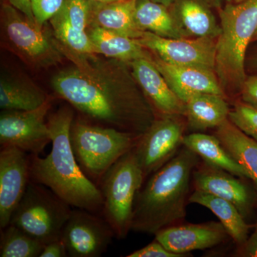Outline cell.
Wrapping results in <instances>:
<instances>
[{
    "label": "cell",
    "mask_w": 257,
    "mask_h": 257,
    "mask_svg": "<svg viewBox=\"0 0 257 257\" xmlns=\"http://www.w3.org/2000/svg\"><path fill=\"white\" fill-rule=\"evenodd\" d=\"M239 96L241 100L257 107V74L246 77Z\"/></svg>",
    "instance_id": "34"
},
{
    "label": "cell",
    "mask_w": 257,
    "mask_h": 257,
    "mask_svg": "<svg viewBox=\"0 0 257 257\" xmlns=\"http://www.w3.org/2000/svg\"><path fill=\"white\" fill-rule=\"evenodd\" d=\"M152 1L160 3V4L163 5L164 6L170 8V7L173 6V5L175 4L177 0H152Z\"/></svg>",
    "instance_id": "39"
},
{
    "label": "cell",
    "mask_w": 257,
    "mask_h": 257,
    "mask_svg": "<svg viewBox=\"0 0 257 257\" xmlns=\"http://www.w3.org/2000/svg\"><path fill=\"white\" fill-rule=\"evenodd\" d=\"M74 67L55 75L52 85L57 95L96 124L143 135L156 119L147 99L127 83H121L116 65L81 55L59 43Z\"/></svg>",
    "instance_id": "1"
},
{
    "label": "cell",
    "mask_w": 257,
    "mask_h": 257,
    "mask_svg": "<svg viewBox=\"0 0 257 257\" xmlns=\"http://www.w3.org/2000/svg\"><path fill=\"white\" fill-rule=\"evenodd\" d=\"M135 5L136 0H120L110 3L93 0L89 26L100 27L138 40L144 31L138 28L135 22Z\"/></svg>",
    "instance_id": "19"
},
{
    "label": "cell",
    "mask_w": 257,
    "mask_h": 257,
    "mask_svg": "<svg viewBox=\"0 0 257 257\" xmlns=\"http://www.w3.org/2000/svg\"><path fill=\"white\" fill-rule=\"evenodd\" d=\"M189 203L207 208L219 219L236 247L242 245L249 236L253 224H249L231 202L210 193L193 189Z\"/></svg>",
    "instance_id": "20"
},
{
    "label": "cell",
    "mask_w": 257,
    "mask_h": 257,
    "mask_svg": "<svg viewBox=\"0 0 257 257\" xmlns=\"http://www.w3.org/2000/svg\"><path fill=\"white\" fill-rule=\"evenodd\" d=\"M229 120L241 132L257 142V107L241 99L230 110Z\"/></svg>",
    "instance_id": "30"
},
{
    "label": "cell",
    "mask_w": 257,
    "mask_h": 257,
    "mask_svg": "<svg viewBox=\"0 0 257 257\" xmlns=\"http://www.w3.org/2000/svg\"><path fill=\"white\" fill-rule=\"evenodd\" d=\"M94 1L100 2V3H107L106 0H94Z\"/></svg>",
    "instance_id": "42"
},
{
    "label": "cell",
    "mask_w": 257,
    "mask_h": 257,
    "mask_svg": "<svg viewBox=\"0 0 257 257\" xmlns=\"http://www.w3.org/2000/svg\"><path fill=\"white\" fill-rule=\"evenodd\" d=\"M188 254H179L171 252L157 240H154L145 247L140 248L128 254L127 257H187Z\"/></svg>",
    "instance_id": "32"
},
{
    "label": "cell",
    "mask_w": 257,
    "mask_h": 257,
    "mask_svg": "<svg viewBox=\"0 0 257 257\" xmlns=\"http://www.w3.org/2000/svg\"><path fill=\"white\" fill-rule=\"evenodd\" d=\"M248 65L251 66L253 69H257V46L253 52H251V55L248 59Z\"/></svg>",
    "instance_id": "38"
},
{
    "label": "cell",
    "mask_w": 257,
    "mask_h": 257,
    "mask_svg": "<svg viewBox=\"0 0 257 257\" xmlns=\"http://www.w3.org/2000/svg\"><path fill=\"white\" fill-rule=\"evenodd\" d=\"M192 189L210 193L231 202L246 221L257 209V192L251 181L201 161L192 175Z\"/></svg>",
    "instance_id": "12"
},
{
    "label": "cell",
    "mask_w": 257,
    "mask_h": 257,
    "mask_svg": "<svg viewBox=\"0 0 257 257\" xmlns=\"http://www.w3.org/2000/svg\"><path fill=\"white\" fill-rule=\"evenodd\" d=\"M134 77L141 87L155 114L183 116L185 104L172 90L165 77L157 69L152 58H140L128 62Z\"/></svg>",
    "instance_id": "16"
},
{
    "label": "cell",
    "mask_w": 257,
    "mask_h": 257,
    "mask_svg": "<svg viewBox=\"0 0 257 257\" xmlns=\"http://www.w3.org/2000/svg\"><path fill=\"white\" fill-rule=\"evenodd\" d=\"M183 146L197 154L207 165L249 180L247 172L228 153L215 135L201 133L185 135Z\"/></svg>",
    "instance_id": "23"
},
{
    "label": "cell",
    "mask_w": 257,
    "mask_h": 257,
    "mask_svg": "<svg viewBox=\"0 0 257 257\" xmlns=\"http://www.w3.org/2000/svg\"><path fill=\"white\" fill-rule=\"evenodd\" d=\"M72 107L64 106L47 118L52 150L47 157L31 155L30 181L51 189L76 209L102 212V193L79 166L70 142L74 120Z\"/></svg>",
    "instance_id": "2"
},
{
    "label": "cell",
    "mask_w": 257,
    "mask_h": 257,
    "mask_svg": "<svg viewBox=\"0 0 257 257\" xmlns=\"http://www.w3.org/2000/svg\"><path fill=\"white\" fill-rule=\"evenodd\" d=\"M87 32L96 55L126 63L138 59L152 57L135 39L94 25L89 26Z\"/></svg>",
    "instance_id": "22"
},
{
    "label": "cell",
    "mask_w": 257,
    "mask_h": 257,
    "mask_svg": "<svg viewBox=\"0 0 257 257\" xmlns=\"http://www.w3.org/2000/svg\"><path fill=\"white\" fill-rule=\"evenodd\" d=\"M253 231L241 246L235 249L233 256L257 257V221L253 224Z\"/></svg>",
    "instance_id": "33"
},
{
    "label": "cell",
    "mask_w": 257,
    "mask_h": 257,
    "mask_svg": "<svg viewBox=\"0 0 257 257\" xmlns=\"http://www.w3.org/2000/svg\"><path fill=\"white\" fill-rule=\"evenodd\" d=\"M137 40L142 46L167 63L199 67L214 72L215 39L167 38L144 31Z\"/></svg>",
    "instance_id": "13"
},
{
    "label": "cell",
    "mask_w": 257,
    "mask_h": 257,
    "mask_svg": "<svg viewBox=\"0 0 257 257\" xmlns=\"http://www.w3.org/2000/svg\"><path fill=\"white\" fill-rule=\"evenodd\" d=\"M155 236L167 250L179 254L216 247L231 239L220 221H214L201 224L184 221L161 229Z\"/></svg>",
    "instance_id": "15"
},
{
    "label": "cell",
    "mask_w": 257,
    "mask_h": 257,
    "mask_svg": "<svg viewBox=\"0 0 257 257\" xmlns=\"http://www.w3.org/2000/svg\"><path fill=\"white\" fill-rule=\"evenodd\" d=\"M72 211L51 189L30 181L10 224L45 245L60 239Z\"/></svg>",
    "instance_id": "7"
},
{
    "label": "cell",
    "mask_w": 257,
    "mask_h": 257,
    "mask_svg": "<svg viewBox=\"0 0 257 257\" xmlns=\"http://www.w3.org/2000/svg\"><path fill=\"white\" fill-rule=\"evenodd\" d=\"M200 1L205 3V4H207L208 6L210 7V8L212 7V8L221 9L225 2H229L230 0H200Z\"/></svg>",
    "instance_id": "37"
},
{
    "label": "cell",
    "mask_w": 257,
    "mask_h": 257,
    "mask_svg": "<svg viewBox=\"0 0 257 257\" xmlns=\"http://www.w3.org/2000/svg\"><path fill=\"white\" fill-rule=\"evenodd\" d=\"M30 160L27 152L14 146L0 151V228L10 224L12 215L30 182Z\"/></svg>",
    "instance_id": "14"
},
{
    "label": "cell",
    "mask_w": 257,
    "mask_h": 257,
    "mask_svg": "<svg viewBox=\"0 0 257 257\" xmlns=\"http://www.w3.org/2000/svg\"><path fill=\"white\" fill-rule=\"evenodd\" d=\"M56 40L61 46L81 55H96L87 31L74 28L64 19L55 15L50 20Z\"/></svg>",
    "instance_id": "28"
},
{
    "label": "cell",
    "mask_w": 257,
    "mask_h": 257,
    "mask_svg": "<svg viewBox=\"0 0 257 257\" xmlns=\"http://www.w3.org/2000/svg\"><path fill=\"white\" fill-rule=\"evenodd\" d=\"M68 256L67 248L62 239L47 243L40 257H65Z\"/></svg>",
    "instance_id": "35"
},
{
    "label": "cell",
    "mask_w": 257,
    "mask_h": 257,
    "mask_svg": "<svg viewBox=\"0 0 257 257\" xmlns=\"http://www.w3.org/2000/svg\"><path fill=\"white\" fill-rule=\"evenodd\" d=\"M49 97L33 110H3L0 115L1 146H14L31 155H40L51 143L47 116L52 107Z\"/></svg>",
    "instance_id": "10"
},
{
    "label": "cell",
    "mask_w": 257,
    "mask_h": 257,
    "mask_svg": "<svg viewBox=\"0 0 257 257\" xmlns=\"http://www.w3.org/2000/svg\"><path fill=\"white\" fill-rule=\"evenodd\" d=\"M7 1L10 5L15 7L16 9L20 10L27 18L36 23L35 17H34L33 12H32L30 0H7Z\"/></svg>",
    "instance_id": "36"
},
{
    "label": "cell",
    "mask_w": 257,
    "mask_h": 257,
    "mask_svg": "<svg viewBox=\"0 0 257 257\" xmlns=\"http://www.w3.org/2000/svg\"><path fill=\"white\" fill-rule=\"evenodd\" d=\"M183 116H160L134 148L145 180L163 167L183 146L187 121Z\"/></svg>",
    "instance_id": "9"
},
{
    "label": "cell",
    "mask_w": 257,
    "mask_h": 257,
    "mask_svg": "<svg viewBox=\"0 0 257 257\" xmlns=\"http://www.w3.org/2000/svg\"><path fill=\"white\" fill-rule=\"evenodd\" d=\"M145 182L134 149L121 157L101 179L99 186L104 200L101 213L117 239H124L132 230L135 199Z\"/></svg>",
    "instance_id": "6"
},
{
    "label": "cell",
    "mask_w": 257,
    "mask_h": 257,
    "mask_svg": "<svg viewBox=\"0 0 257 257\" xmlns=\"http://www.w3.org/2000/svg\"><path fill=\"white\" fill-rule=\"evenodd\" d=\"M153 62L172 90L183 101L189 96L198 93H210L227 97L214 71L174 65L157 56L153 57Z\"/></svg>",
    "instance_id": "17"
},
{
    "label": "cell",
    "mask_w": 257,
    "mask_h": 257,
    "mask_svg": "<svg viewBox=\"0 0 257 257\" xmlns=\"http://www.w3.org/2000/svg\"><path fill=\"white\" fill-rule=\"evenodd\" d=\"M233 3H242V2L246 1V0H232Z\"/></svg>",
    "instance_id": "41"
},
{
    "label": "cell",
    "mask_w": 257,
    "mask_h": 257,
    "mask_svg": "<svg viewBox=\"0 0 257 257\" xmlns=\"http://www.w3.org/2000/svg\"><path fill=\"white\" fill-rule=\"evenodd\" d=\"M45 244L13 224L1 229L0 256L40 257Z\"/></svg>",
    "instance_id": "27"
},
{
    "label": "cell",
    "mask_w": 257,
    "mask_h": 257,
    "mask_svg": "<svg viewBox=\"0 0 257 257\" xmlns=\"http://www.w3.org/2000/svg\"><path fill=\"white\" fill-rule=\"evenodd\" d=\"M214 72L225 94H239L246 79V50L257 29V0L226 3L219 9Z\"/></svg>",
    "instance_id": "4"
},
{
    "label": "cell",
    "mask_w": 257,
    "mask_h": 257,
    "mask_svg": "<svg viewBox=\"0 0 257 257\" xmlns=\"http://www.w3.org/2000/svg\"><path fill=\"white\" fill-rule=\"evenodd\" d=\"M114 237V231L105 219L80 209H72L61 234L71 257L101 256Z\"/></svg>",
    "instance_id": "11"
},
{
    "label": "cell",
    "mask_w": 257,
    "mask_h": 257,
    "mask_svg": "<svg viewBox=\"0 0 257 257\" xmlns=\"http://www.w3.org/2000/svg\"><path fill=\"white\" fill-rule=\"evenodd\" d=\"M93 0H64L55 15L67 20L74 28L87 31L90 24Z\"/></svg>",
    "instance_id": "29"
},
{
    "label": "cell",
    "mask_w": 257,
    "mask_h": 257,
    "mask_svg": "<svg viewBox=\"0 0 257 257\" xmlns=\"http://www.w3.org/2000/svg\"><path fill=\"white\" fill-rule=\"evenodd\" d=\"M214 135L228 153L247 172L257 192V142L236 127L229 119L216 128Z\"/></svg>",
    "instance_id": "24"
},
{
    "label": "cell",
    "mask_w": 257,
    "mask_h": 257,
    "mask_svg": "<svg viewBox=\"0 0 257 257\" xmlns=\"http://www.w3.org/2000/svg\"><path fill=\"white\" fill-rule=\"evenodd\" d=\"M187 126L194 133L217 128L229 119L230 109L226 97L210 93H198L184 101Z\"/></svg>",
    "instance_id": "18"
},
{
    "label": "cell",
    "mask_w": 257,
    "mask_h": 257,
    "mask_svg": "<svg viewBox=\"0 0 257 257\" xmlns=\"http://www.w3.org/2000/svg\"><path fill=\"white\" fill-rule=\"evenodd\" d=\"M257 42V29L256 32H255L254 35H253L252 40H251V42Z\"/></svg>",
    "instance_id": "40"
},
{
    "label": "cell",
    "mask_w": 257,
    "mask_h": 257,
    "mask_svg": "<svg viewBox=\"0 0 257 257\" xmlns=\"http://www.w3.org/2000/svg\"><path fill=\"white\" fill-rule=\"evenodd\" d=\"M116 1H120V0H106L107 3H110V2H116Z\"/></svg>",
    "instance_id": "43"
},
{
    "label": "cell",
    "mask_w": 257,
    "mask_h": 257,
    "mask_svg": "<svg viewBox=\"0 0 257 257\" xmlns=\"http://www.w3.org/2000/svg\"><path fill=\"white\" fill-rule=\"evenodd\" d=\"M201 161L197 154L182 146L173 158L150 176L135 199L132 230L155 235L186 221L193 172Z\"/></svg>",
    "instance_id": "3"
},
{
    "label": "cell",
    "mask_w": 257,
    "mask_h": 257,
    "mask_svg": "<svg viewBox=\"0 0 257 257\" xmlns=\"http://www.w3.org/2000/svg\"><path fill=\"white\" fill-rule=\"evenodd\" d=\"M142 135L74 119L70 130L72 150L88 178L99 187L113 165L138 145Z\"/></svg>",
    "instance_id": "5"
},
{
    "label": "cell",
    "mask_w": 257,
    "mask_h": 257,
    "mask_svg": "<svg viewBox=\"0 0 257 257\" xmlns=\"http://www.w3.org/2000/svg\"><path fill=\"white\" fill-rule=\"evenodd\" d=\"M135 18L142 31L167 38H189L169 8L152 0H136Z\"/></svg>",
    "instance_id": "25"
},
{
    "label": "cell",
    "mask_w": 257,
    "mask_h": 257,
    "mask_svg": "<svg viewBox=\"0 0 257 257\" xmlns=\"http://www.w3.org/2000/svg\"><path fill=\"white\" fill-rule=\"evenodd\" d=\"M3 31L15 53L33 67L55 65L64 57L57 40L10 3L2 8Z\"/></svg>",
    "instance_id": "8"
},
{
    "label": "cell",
    "mask_w": 257,
    "mask_h": 257,
    "mask_svg": "<svg viewBox=\"0 0 257 257\" xmlns=\"http://www.w3.org/2000/svg\"><path fill=\"white\" fill-rule=\"evenodd\" d=\"M172 13L179 26L189 37L217 39L220 25L207 4L200 0H177Z\"/></svg>",
    "instance_id": "21"
},
{
    "label": "cell",
    "mask_w": 257,
    "mask_h": 257,
    "mask_svg": "<svg viewBox=\"0 0 257 257\" xmlns=\"http://www.w3.org/2000/svg\"><path fill=\"white\" fill-rule=\"evenodd\" d=\"M49 97L33 84L5 77L0 80V107L3 110H33L45 104Z\"/></svg>",
    "instance_id": "26"
},
{
    "label": "cell",
    "mask_w": 257,
    "mask_h": 257,
    "mask_svg": "<svg viewBox=\"0 0 257 257\" xmlns=\"http://www.w3.org/2000/svg\"><path fill=\"white\" fill-rule=\"evenodd\" d=\"M35 21L39 26L50 20L60 10L64 0H30Z\"/></svg>",
    "instance_id": "31"
}]
</instances>
